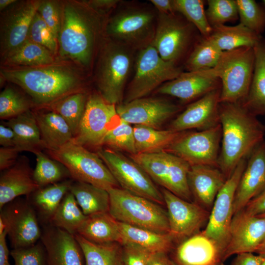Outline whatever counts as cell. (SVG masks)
I'll list each match as a JSON object with an SVG mask.
<instances>
[{
    "mask_svg": "<svg viewBox=\"0 0 265 265\" xmlns=\"http://www.w3.org/2000/svg\"><path fill=\"white\" fill-rule=\"evenodd\" d=\"M257 216L261 217H265V213L261 214H260V215H259L258 216Z\"/></svg>",
    "mask_w": 265,
    "mask_h": 265,
    "instance_id": "cell-63",
    "label": "cell"
},
{
    "mask_svg": "<svg viewBox=\"0 0 265 265\" xmlns=\"http://www.w3.org/2000/svg\"><path fill=\"white\" fill-rule=\"evenodd\" d=\"M120 121L116 105L106 102L101 95H92L87 100L79 130L74 139L83 146L102 145L106 133Z\"/></svg>",
    "mask_w": 265,
    "mask_h": 265,
    "instance_id": "cell-13",
    "label": "cell"
},
{
    "mask_svg": "<svg viewBox=\"0 0 265 265\" xmlns=\"http://www.w3.org/2000/svg\"><path fill=\"white\" fill-rule=\"evenodd\" d=\"M123 248V265H147L151 253L136 245L125 243Z\"/></svg>",
    "mask_w": 265,
    "mask_h": 265,
    "instance_id": "cell-51",
    "label": "cell"
},
{
    "mask_svg": "<svg viewBox=\"0 0 265 265\" xmlns=\"http://www.w3.org/2000/svg\"><path fill=\"white\" fill-rule=\"evenodd\" d=\"M77 234L97 243H122L119 222L109 212L87 216Z\"/></svg>",
    "mask_w": 265,
    "mask_h": 265,
    "instance_id": "cell-31",
    "label": "cell"
},
{
    "mask_svg": "<svg viewBox=\"0 0 265 265\" xmlns=\"http://www.w3.org/2000/svg\"><path fill=\"white\" fill-rule=\"evenodd\" d=\"M207 2L208 7L206 10V15L212 27L238 19L236 0H209Z\"/></svg>",
    "mask_w": 265,
    "mask_h": 265,
    "instance_id": "cell-46",
    "label": "cell"
},
{
    "mask_svg": "<svg viewBox=\"0 0 265 265\" xmlns=\"http://www.w3.org/2000/svg\"><path fill=\"white\" fill-rule=\"evenodd\" d=\"M255 62L248 95L241 103L256 116L265 115V39L263 37L253 47Z\"/></svg>",
    "mask_w": 265,
    "mask_h": 265,
    "instance_id": "cell-28",
    "label": "cell"
},
{
    "mask_svg": "<svg viewBox=\"0 0 265 265\" xmlns=\"http://www.w3.org/2000/svg\"><path fill=\"white\" fill-rule=\"evenodd\" d=\"M133 131L136 154L165 151L182 132L170 129L160 130L142 125H134Z\"/></svg>",
    "mask_w": 265,
    "mask_h": 265,
    "instance_id": "cell-38",
    "label": "cell"
},
{
    "mask_svg": "<svg viewBox=\"0 0 265 265\" xmlns=\"http://www.w3.org/2000/svg\"><path fill=\"white\" fill-rule=\"evenodd\" d=\"M10 252L14 265H48L47 253L41 241L27 247L13 249Z\"/></svg>",
    "mask_w": 265,
    "mask_h": 265,
    "instance_id": "cell-49",
    "label": "cell"
},
{
    "mask_svg": "<svg viewBox=\"0 0 265 265\" xmlns=\"http://www.w3.org/2000/svg\"><path fill=\"white\" fill-rule=\"evenodd\" d=\"M240 24L261 35L265 29V9L254 0H236Z\"/></svg>",
    "mask_w": 265,
    "mask_h": 265,
    "instance_id": "cell-44",
    "label": "cell"
},
{
    "mask_svg": "<svg viewBox=\"0 0 265 265\" xmlns=\"http://www.w3.org/2000/svg\"><path fill=\"white\" fill-rule=\"evenodd\" d=\"M94 9L86 2L62 3L61 25L58 36L60 55L83 66L90 62L98 31Z\"/></svg>",
    "mask_w": 265,
    "mask_h": 265,
    "instance_id": "cell-3",
    "label": "cell"
},
{
    "mask_svg": "<svg viewBox=\"0 0 265 265\" xmlns=\"http://www.w3.org/2000/svg\"><path fill=\"white\" fill-rule=\"evenodd\" d=\"M151 2L159 10L160 13L174 14L173 1L171 0H151Z\"/></svg>",
    "mask_w": 265,
    "mask_h": 265,
    "instance_id": "cell-59",
    "label": "cell"
},
{
    "mask_svg": "<svg viewBox=\"0 0 265 265\" xmlns=\"http://www.w3.org/2000/svg\"><path fill=\"white\" fill-rule=\"evenodd\" d=\"M102 53L97 76L100 95L109 104L117 105L123 98L131 57L122 47L113 44L106 45Z\"/></svg>",
    "mask_w": 265,
    "mask_h": 265,
    "instance_id": "cell-10",
    "label": "cell"
},
{
    "mask_svg": "<svg viewBox=\"0 0 265 265\" xmlns=\"http://www.w3.org/2000/svg\"><path fill=\"white\" fill-rule=\"evenodd\" d=\"M40 1H16L3 10L0 24L1 58L20 47L27 39L30 24Z\"/></svg>",
    "mask_w": 265,
    "mask_h": 265,
    "instance_id": "cell-16",
    "label": "cell"
},
{
    "mask_svg": "<svg viewBox=\"0 0 265 265\" xmlns=\"http://www.w3.org/2000/svg\"><path fill=\"white\" fill-rule=\"evenodd\" d=\"M247 159L239 162L219 190L211 211L208 223L203 230L204 233L213 240L224 253L234 216L236 192L246 166Z\"/></svg>",
    "mask_w": 265,
    "mask_h": 265,
    "instance_id": "cell-11",
    "label": "cell"
},
{
    "mask_svg": "<svg viewBox=\"0 0 265 265\" xmlns=\"http://www.w3.org/2000/svg\"><path fill=\"white\" fill-rule=\"evenodd\" d=\"M170 232L174 241L181 242L200 232L207 224L210 212L194 202L188 201L162 188Z\"/></svg>",
    "mask_w": 265,
    "mask_h": 265,
    "instance_id": "cell-14",
    "label": "cell"
},
{
    "mask_svg": "<svg viewBox=\"0 0 265 265\" xmlns=\"http://www.w3.org/2000/svg\"><path fill=\"white\" fill-rule=\"evenodd\" d=\"M75 236L82 249L85 265H123V248L121 243H97L78 234Z\"/></svg>",
    "mask_w": 265,
    "mask_h": 265,
    "instance_id": "cell-37",
    "label": "cell"
},
{
    "mask_svg": "<svg viewBox=\"0 0 265 265\" xmlns=\"http://www.w3.org/2000/svg\"><path fill=\"white\" fill-rule=\"evenodd\" d=\"M37 11L58 38L61 25L62 3L54 0L41 1Z\"/></svg>",
    "mask_w": 265,
    "mask_h": 265,
    "instance_id": "cell-50",
    "label": "cell"
},
{
    "mask_svg": "<svg viewBox=\"0 0 265 265\" xmlns=\"http://www.w3.org/2000/svg\"><path fill=\"white\" fill-rule=\"evenodd\" d=\"M220 87V80L205 70L182 72L177 78L161 85L157 92L186 103L196 101Z\"/></svg>",
    "mask_w": 265,
    "mask_h": 265,
    "instance_id": "cell-24",
    "label": "cell"
},
{
    "mask_svg": "<svg viewBox=\"0 0 265 265\" xmlns=\"http://www.w3.org/2000/svg\"><path fill=\"white\" fill-rule=\"evenodd\" d=\"M130 157L139 164L155 183L180 198L192 202L187 176L190 165L167 151L135 154Z\"/></svg>",
    "mask_w": 265,
    "mask_h": 265,
    "instance_id": "cell-7",
    "label": "cell"
},
{
    "mask_svg": "<svg viewBox=\"0 0 265 265\" xmlns=\"http://www.w3.org/2000/svg\"><path fill=\"white\" fill-rule=\"evenodd\" d=\"M7 231L6 228L0 233V265H10L9 255L10 252L7 245L6 237Z\"/></svg>",
    "mask_w": 265,
    "mask_h": 265,
    "instance_id": "cell-57",
    "label": "cell"
},
{
    "mask_svg": "<svg viewBox=\"0 0 265 265\" xmlns=\"http://www.w3.org/2000/svg\"><path fill=\"white\" fill-rule=\"evenodd\" d=\"M182 72L175 63L164 60L152 44L149 45L138 55L135 74L124 103L144 97L161 84L177 78Z\"/></svg>",
    "mask_w": 265,
    "mask_h": 265,
    "instance_id": "cell-8",
    "label": "cell"
},
{
    "mask_svg": "<svg viewBox=\"0 0 265 265\" xmlns=\"http://www.w3.org/2000/svg\"><path fill=\"white\" fill-rule=\"evenodd\" d=\"M86 217L74 196L69 191L62 200L50 224L75 235Z\"/></svg>",
    "mask_w": 265,
    "mask_h": 265,
    "instance_id": "cell-39",
    "label": "cell"
},
{
    "mask_svg": "<svg viewBox=\"0 0 265 265\" xmlns=\"http://www.w3.org/2000/svg\"><path fill=\"white\" fill-rule=\"evenodd\" d=\"M256 252L259 255H265V241L259 246Z\"/></svg>",
    "mask_w": 265,
    "mask_h": 265,
    "instance_id": "cell-61",
    "label": "cell"
},
{
    "mask_svg": "<svg viewBox=\"0 0 265 265\" xmlns=\"http://www.w3.org/2000/svg\"><path fill=\"white\" fill-rule=\"evenodd\" d=\"M87 99L81 92L67 95L52 104L53 111L60 115L69 126L74 137L77 135L83 116Z\"/></svg>",
    "mask_w": 265,
    "mask_h": 265,
    "instance_id": "cell-41",
    "label": "cell"
},
{
    "mask_svg": "<svg viewBox=\"0 0 265 265\" xmlns=\"http://www.w3.org/2000/svg\"><path fill=\"white\" fill-rule=\"evenodd\" d=\"M221 87L193 102L171 123L169 129L181 132L198 129L201 131L219 124V106Z\"/></svg>",
    "mask_w": 265,
    "mask_h": 265,
    "instance_id": "cell-21",
    "label": "cell"
},
{
    "mask_svg": "<svg viewBox=\"0 0 265 265\" xmlns=\"http://www.w3.org/2000/svg\"><path fill=\"white\" fill-rule=\"evenodd\" d=\"M242 211L251 216H258L265 213V189L251 200Z\"/></svg>",
    "mask_w": 265,
    "mask_h": 265,
    "instance_id": "cell-53",
    "label": "cell"
},
{
    "mask_svg": "<svg viewBox=\"0 0 265 265\" xmlns=\"http://www.w3.org/2000/svg\"><path fill=\"white\" fill-rule=\"evenodd\" d=\"M219 115L222 137L218 167L227 179L264 140L265 126L240 103H220Z\"/></svg>",
    "mask_w": 265,
    "mask_h": 265,
    "instance_id": "cell-1",
    "label": "cell"
},
{
    "mask_svg": "<svg viewBox=\"0 0 265 265\" xmlns=\"http://www.w3.org/2000/svg\"><path fill=\"white\" fill-rule=\"evenodd\" d=\"M153 14L148 11L133 10L114 16L107 25L108 33L120 40L135 42L146 35L151 27Z\"/></svg>",
    "mask_w": 265,
    "mask_h": 265,
    "instance_id": "cell-27",
    "label": "cell"
},
{
    "mask_svg": "<svg viewBox=\"0 0 265 265\" xmlns=\"http://www.w3.org/2000/svg\"><path fill=\"white\" fill-rule=\"evenodd\" d=\"M69 191L86 216L109 212L110 199L107 190L90 184L73 182Z\"/></svg>",
    "mask_w": 265,
    "mask_h": 265,
    "instance_id": "cell-36",
    "label": "cell"
},
{
    "mask_svg": "<svg viewBox=\"0 0 265 265\" xmlns=\"http://www.w3.org/2000/svg\"><path fill=\"white\" fill-rule=\"evenodd\" d=\"M265 241V217L248 215L241 211L233 216L224 259L233 255L256 252Z\"/></svg>",
    "mask_w": 265,
    "mask_h": 265,
    "instance_id": "cell-19",
    "label": "cell"
},
{
    "mask_svg": "<svg viewBox=\"0 0 265 265\" xmlns=\"http://www.w3.org/2000/svg\"><path fill=\"white\" fill-rule=\"evenodd\" d=\"M3 65L8 67H33L54 62L53 53L45 47L26 39L20 47L2 58Z\"/></svg>",
    "mask_w": 265,
    "mask_h": 265,
    "instance_id": "cell-35",
    "label": "cell"
},
{
    "mask_svg": "<svg viewBox=\"0 0 265 265\" xmlns=\"http://www.w3.org/2000/svg\"><path fill=\"white\" fill-rule=\"evenodd\" d=\"M175 12L183 15L200 32L201 36L208 37L212 27L208 22L202 0H173Z\"/></svg>",
    "mask_w": 265,
    "mask_h": 265,
    "instance_id": "cell-43",
    "label": "cell"
},
{
    "mask_svg": "<svg viewBox=\"0 0 265 265\" xmlns=\"http://www.w3.org/2000/svg\"><path fill=\"white\" fill-rule=\"evenodd\" d=\"M97 154L122 188L162 206L165 205L161 191L144 169L130 157L111 149Z\"/></svg>",
    "mask_w": 265,
    "mask_h": 265,
    "instance_id": "cell-9",
    "label": "cell"
},
{
    "mask_svg": "<svg viewBox=\"0 0 265 265\" xmlns=\"http://www.w3.org/2000/svg\"><path fill=\"white\" fill-rule=\"evenodd\" d=\"M21 151L15 147L0 148V169L1 171L6 170L15 164Z\"/></svg>",
    "mask_w": 265,
    "mask_h": 265,
    "instance_id": "cell-52",
    "label": "cell"
},
{
    "mask_svg": "<svg viewBox=\"0 0 265 265\" xmlns=\"http://www.w3.org/2000/svg\"><path fill=\"white\" fill-rule=\"evenodd\" d=\"M29 159L18 158L11 167L1 171L0 177V209L22 195L31 194L40 187L35 182Z\"/></svg>",
    "mask_w": 265,
    "mask_h": 265,
    "instance_id": "cell-26",
    "label": "cell"
},
{
    "mask_svg": "<svg viewBox=\"0 0 265 265\" xmlns=\"http://www.w3.org/2000/svg\"><path fill=\"white\" fill-rule=\"evenodd\" d=\"M17 0H0V10L3 11L11 5L15 3Z\"/></svg>",
    "mask_w": 265,
    "mask_h": 265,
    "instance_id": "cell-60",
    "label": "cell"
},
{
    "mask_svg": "<svg viewBox=\"0 0 265 265\" xmlns=\"http://www.w3.org/2000/svg\"><path fill=\"white\" fill-rule=\"evenodd\" d=\"M4 124L15 134V147L34 154L44 148L34 112L30 110L8 120Z\"/></svg>",
    "mask_w": 265,
    "mask_h": 265,
    "instance_id": "cell-32",
    "label": "cell"
},
{
    "mask_svg": "<svg viewBox=\"0 0 265 265\" xmlns=\"http://www.w3.org/2000/svg\"><path fill=\"white\" fill-rule=\"evenodd\" d=\"M40 241L48 265H84V255L75 235L49 224L42 231Z\"/></svg>",
    "mask_w": 265,
    "mask_h": 265,
    "instance_id": "cell-23",
    "label": "cell"
},
{
    "mask_svg": "<svg viewBox=\"0 0 265 265\" xmlns=\"http://www.w3.org/2000/svg\"><path fill=\"white\" fill-rule=\"evenodd\" d=\"M0 145L3 147H15V134L13 130L3 124L0 125Z\"/></svg>",
    "mask_w": 265,
    "mask_h": 265,
    "instance_id": "cell-55",
    "label": "cell"
},
{
    "mask_svg": "<svg viewBox=\"0 0 265 265\" xmlns=\"http://www.w3.org/2000/svg\"><path fill=\"white\" fill-rule=\"evenodd\" d=\"M73 182L65 180L40 187L32 193L28 202L40 219L50 224L56 211L65 195L69 191Z\"/></svg>",
    "mask_w": 265,
    "mask_h": 265,
    "instance_id": "cell-33",
    "label": "cell"
},
{
    "mask_svg": "<svg viewBox=\"0 0 265 265\" xmlns=\"http://www.w3.org/2000/svg\"><path fill=\"white\" fill-rule=\"evenodd\" d=\"M34 154L36 164L33 177L40 188L60 182L63 179L71 177L67 168L58 161L50 159L41 151Z\"/></svg>",
    "mask_w": 265,
    "mask_h": 265,
    "instance_id": "cell-42",
    "label": "cell"
},
{
    "mask_svg": "<svg viewBox=\"0 0 265 265\" xmlns=\"http://www.w3.org/2000/svg\"><path fill=\"white\" fill-rule=\"evenodd\" d=\"M53 159L62 164L76 181L108 190L120 187L97 153L88 151L74 138L59 149L48 151Z\"/></svg>",
    "mask_w": 265,
    "mask_h": 265,
    "instance_id": "cell-6",
    "label": "cell"
},
{
    "mask_svg": "<svg viewBox=\"0 0 265 265\" xmlns=\"http://www.w3.org/2000/svg\"><path fill=\"white\" fill-rule=\"evenodd\" d=\"M171 252L175 265H225L224 251L203 230L180 242Z\"/></svg>",
    "mask_w": 265,
    "mask_h": 265,
    "instance_id": "cell-20",
    "label": "cell"
},
{
    "mask_svg": "<svg viewBox=\"0 0 265 265\" xmlns=\"http://www.w3.org/2000/svg\"><path fill=\"white\" fill-rule=\"evenodd\" d=\"M119 0H92L86 2L94 10H108L115 6Z\"/></svg>",
    "mask_w": 265,
    "mask_h": 265,
    "instance_id": "cell-58",
    "label": "cell"
},
{
    "mask_svg": "<svg viewBox=\"0 0 265 265\" xmlns=\"http://www.w3.org/2000/svg\"><path fill=\"white\" fill-rule=\"evenodd\" d=\"M109 213L118 222L157 233L169 234L167 211L162 205L122 188L108 190Z\"/></svg>",
    "mask_w": 265,
    "mask_h": 265,
    "instance_id": "cell-4",
    "label": "cell"
},
{
    "mask_svg": "<svg viewBox=\"0 0 265 265\" xmlns=\"http://www.w3.org/2000/svg\"><path fill=\"white\" fill-rule=\"evenodd\" d=\"M255 62L253 47L223 52L213 68L206 70L221 82L220 103H242L251 85Z\"/></svg>",
    "mask_w": 265,
    "mask_h": 265,
    "instance_id": "cell-5",
    "label": "cell"
},
{
    "mask_svg": "<svg viewBox=\"0 0 265 265\" xmlns=\"http://www.w3.org/2000/svg\"><path fill=\"white\" fill-rule=\"evenodd\" d=\"M265 189V140L248 156L235 197L234 215Z\"/></svg>",
    "mask_w": 265,
    "mask_h": 265,
    "instance_id": "cell-22",
    "label": "cell"
},
{
    "mask_svg": "<svg viewBox=\"0 0 265 265\" xmlns=\"http://www.w3.org/2000/svg\"><path fill=\"white\" fill-rule=\"evenodd\" d=\"M222 52L208 37L201 36L188 55L185 66L188 72L212 69L217 64Z\"/></svg>",
    "mask_w": 265,
    "mask_h": 265,
    "instance_id": "cell-40",
    "label": "cell"
},
{
    "mask_svg": "<svg viewBox=\"0 0 265 265\" xmlns=\"http://www.w3.org/2000/svg\"><path fill=\"white\" fill-rule=\"evenodd\" d=\"M240 23L235 26L219 25L212 27L208 38L222 52L241 47H254L262 38Z\"/></svg>",
    "mask_w": 265,
    "mask_h": 265,
    "instance_id": "cell-34",
    "label": "cell"
},
{
    "mask_svg": "<svg viewBox=\"0 0 265 265\" xmlns=\"http://www.w3.org/2000/svg\"><path fill=\"white\" fill-rule=\"evenodd\" d=\"M221 137L220 124L198 132H182L165 151L183 159L190 166L218 167Z\"/></svg>",
    "mask_w": 265,
    "mask_h": 265,
    "instance_id": "cell-12",
    "label": "cell"
},
{
    "mask_svg": "<svg viewBox=\"0 0 265 265\" xmlns=\"http://www.w3.org/2000/svg\"><path fill=\"white\" fill-rule=\"evenodd\" d=\"M34 114L43 147L48 151L57 150L74 138L69 126L57 113L52 111Z\"/></svg>",
    "mask_w": 265,
    "mask_h": 265,
    "instance_id": "cell-30",
    "label": "cell"
},
{
    "mask_svg": "<svg viewBox=\"0 0 265 265\" xmlns=\"http://www.w3.org/2000/svg\"><path fill=\"white\" fill-rule=\"evenodd\" d=\"M193 27L191 24L182 21L174 14L160 13L151 44L163 59L176 63L191 43Z\"/></svg>",
    "mask_w": 265,
    "mask_h": 265,
    "instance_id": "cell-17",
    "label": "cell"
},
{
    "mask_svg": "<svg viewBox=\"0 0 265 265\" xmlns=\"http://www.w3.org/2000/svg\"><path fill=\"white\" fill-rule=\"evenodd\" d=\"M262 256H263V260H262L261 265H265V255H262Z\"/></svg>",
    "mask_w": 265,
    "mask_h": 265,
    "instance_id": "cell-62",
    "label": "cell"
},
{
    "mask_svg": "<svg viewBox=\"0 0 265 265\" xmlns=\"http://www.w3.org/2000/svg\"><path fill=\"white\" fill-rule=\"evenodd\" d=\"M30 103L13 88L7 87L0 94V117L9 119L29 110Z\"/></svg>",
    "mask_w": 265,
    "mask_h": 265,
    "instance_id": "cell-47",
    "label": "cell"
},
{
    "mask_svg": "<svg viewBox=\"0 0 265 265\" xmlns=\"http://www.w3.org/2000/svg\"><path fill=\"white\" fill-rule=\"evenodd\" d=\"M194 202L211 212L215 198L227 179L219 168L209 165L190 166L187 176Z\"/></svg>",
    "mask_w": 265,
    "mask_h": 265,
    "instance_id": "cell-25",
    "label": "cell"
},
{
    "mask_svg": "<svg viewBox=\"0 0 265 265\" xmlns=\"http://www.w3.org/2000/svg\"><path fill=\"white\" fill-rule=\"evenodd\" d=\"M27 39L45 47L53 53L57 50V37L38 11L30 24Z\"/></svg>",
    "mask_w": 265,
    "mask_h": 265,
    "instance_id": "cell-48",
    "label": "cell"
},
{
    "mask_svg": "<svg viewBox=\"0 0 265 265\" xmlns=\"http://www.w3.org/2000/svg\"><path fill=\"white\" fill-rule=\"evenodd\" d=\"M0 219L13 249L32 246L41 238L38 216L28 201L14 200L8 203L0 210Z\"/></svg>",
    "mask_w": 265,
    "mask_h": 265,
    "instance_id": "cell-15",
    "label": "cell"
},
{
    "mask_svg": "<svg viewBox=\"0 0 265 265\" xmlns=\"http://www.w3.org/2000/svg\"><path fill=\"white\" fill-rule=\"evenodd\" d=\"M264 2L265 3V0H264Z\"/></svg>",
    "mask_w": 265,
    "mask_h": 265,
    "instance_id": "cell-64",
    "label": "cell"
},
{
    "mask_svg": "<svg viewBox=\"0 0 265 265\" xmlns=\"http://www.w3.org/2000/svg\"><path fill=\"white\" fill-rule=\"evenodd\" d=\"M147 265H175L168 254L163 252H154L150 254Z\"/></svg>",
    "mask_w": 265,
    "mask_h": 265,
    "instance_id": "cell-56",
    "label": "cell"
},
{
    "mask_svg": "<svg viewBox=\"0 0 265 265\" xmlns=\"http://www.w3.org/2000/svg\"><path fill=\"white\" fill-rule=\"evenodd\" d=\"M121 244L125 243L139 246L150 253H168L174 247L173 238L170 234L157 233L119 222Z\"/></svg>",
    "mask_w": 265,
    "mask_h": 265,
    "instance_id": "cell-29",
    "label": "cell"
},
{
    "mask_svg": "<svg viewBox=\"0 0 265 265\" xmlns=\"http://www.w3.org/2000/svg\"><path fill=\"white\" fill-rule=\"evenodd\" d=\"M103 144L115 151H124L131 155L135 154L133 127L121 119L119 124L106 133L103 140Z\"/></svg>",
    "mask_w": 265,
    "mask_h": 265,
    "instance_id": "cell-45",
    "label": "cell"
},
{
    "mask_svg": "<svg viewBox=\"0 0 265 265\" xmlns=\"http://www.w3.org/2000/svg\"><path fill=\"white\" fill-rule=\"evenodd\" d=\"M4 80L21 87L39 105L52 104L72 93L80 79L72 69L53 65L33 67L2 68Z\"/></svg>",
    "mask_w": 265,
    "mask_h": 265,
    "instance_id": "cell-2",
    "label": "cell"
},
{
    "mask_svg": "<svg viewBox=\"0 0 265 265\" xmlns=\"http://www.w3.org/2000/svg\"><path fill=\"white\" fill-rule=\"evenodd\" d=\"M116 109L120 119L130 124L159 129L180 107L163 98L143 97L116 105Z\"/></svg>",
    "mask_w": 265,
    "mask_h": 265,
    "instance_id": "cell-18",
    "label": "cell"
},
{
    "mask_svg": "<svg viewBox=\"0 0 265 265\" xmlns=\"http://www.w3.org/2000/svg\"><path fill=\"white\" fill-rule=\"evenodd\" d=\"M263 260L262 255H255L253 253H245L237 255L231 265H261Z\"/></svg>",
    "mask_w": 265,
    "mask_h": 265,
    "instance_id": "cell-54",
    "label": "cell"
}]
</instances>
